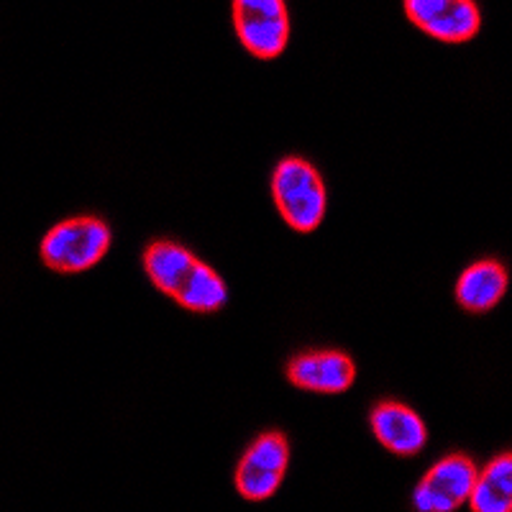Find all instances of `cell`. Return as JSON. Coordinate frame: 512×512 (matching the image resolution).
Instances as JSON below:
<instances>
[{
    "mask_svg": "<svg viewBox=\"0 0 512 512\" xmlns=\"http://www.w3.org/2000/svg\"><path fill=\"white\" fill-rule=\"evenodd\" d=\"M469 507L474 512H507L512 507V454L505 451L477 472L469 492Z\"/></svg>",
    "mask_w": 512,
    "mask_h": 512,
    "instance_id": "obj_11",
    "label": "cell"
},
{
    "mask_svg": "<svg viewBox=\"0 0 512 512\" xmlns=\"http://www.w3.org/2000/svg\"><path fill=\"white\" fill-rule=\"evenodd\" d=\"M477 466L466 454H448L420 479L413 492V505L420 512H451L466 505L474 487Z\"/></svg>",
    "mask_w": 512,
    "mask_h": 512,
    "instance_id": "obj_7",
    "label": "cell"
},
{
    "mask_svg": "<svg viewBox=\"0 0 512 512\" xmlns=\"http://www.w3.org/2000/svg\"><path fill=\"white\" fill-rule=\"evenodd\" d=\"M272 198L282 221L297 233H313L326 218V185L308 159L287 157L274 167Z\"/></svg>",
    "mask_w": 512,
    "mask_h": 512,
    "instance_id": "obj_2",
    "label": "cell"
},
{
    "mask_svg": "<svg viewBox=\"0 0 512 512\" xmlns=\"http://www.w3.org/2000/svg\"><path fill=\"white\" fill-rule=\"evenodd\" d=\"M233 29L241 47L256 59H277L290 41L285 0H233Z\"/></svg>",
    "mask_w": 512,
    "mask_h": 512,
    "instance_id": "obj_4",
    "label": "cell"
},
{
    "mask_svg": "<svg viewBox=\"0 0 512 512\" xmlns=\"http://www.w3.org/2000/svg\"><path fill=\"white\" fill-rule=\"evenodd\" d=\"M287 379L295 387L318 395H341L356 382V364L344 351H305L287 361Z\"/></svg>",
    "mask_w": 512,
    "mask_h": 512,
    "instance_id": "obj_8",
    "label": "cell"
},
{
    "mask_svg": "<svg viewBox=\"0 0 512 512\" xmlns=\"http://www.w3.org/2000/svg\"><path fill=\"white\" fill-rule=\"evenodd\" d=\"M290 466V443L280 431H267L256 436L236 466V489L249 502H264L285 482Z\"/></svg>",
    "mask_w": 512,
    "mask_h": 512,
    "instance_id": "obj_5",
    "label": "cell"
},
{
    "mask_svg": "<svg viewBox=\"0 0 512 512\" xmlns=\"http://www.w3.org/2000/svg\"><path fill=\"white\" fill-rule=\"evenodd\" d=\"M111 226L95 216L62 221L41 239V259L62 274L88 272L111 249Z\"/></svg>",
    "mask_w": 512,
    "mask_h": 512,
    "instance_id": "obj_3",
    "label": "cell"
},
{
    "mask_svg": "<svg viewBox=\"0 0 512 512\" xmlns=\"http://www.w3.org/2000/svg\"><path fill=\"white\" fill-rule=\"evenodd\" d=\"M144 269L162 295L192 313H218L228 303V287L221 274L177 241L149 244Z\"/></svg>",
    "mask_w": 512,
    "mask_h": 512,
    "instance_id": "obj_1",
    "label": "cell"
},
{
    "mask_svg": "<svg viewBox=\"0 0 512 512\" xmlns=\"http://www.w3.org/2000/svg\"><path fill=\"white\" fill-rule=\"evenodd\" d=\"M507 282L510 277L500 262L495 259L474 262L472 267L461 272L459 282H456V303L466 313H489L505 297Z\"/></svg>",
    "mask_w": 512,
    "mask_h": 512,
    "instance_id": "obj_10",
    "label": "cell"
},
{
    "mask_svg": "<svg viewBox=\"0 0 512 512\" xmlns=\"http://www.w3.org/2000/svg\"><path fill=\"white\" fill-rule=\"evenodd\" d=\"M372 433L395 456H415L428 443V428L413 408L402 402H379L369 415Z\"/></svg>",
    "mask_w": 512,
    "mask_h": 512,
    "instance_id": "obj_9",
    "label": "cell"
},
{
    "mask_svg": "<svg viewBox=\"0 0 512 512\" xmlns=\"http://www.w3.org/2000/svg\"><path fill=\"white\" fill-rule=\"evenodd\" d=\"M405 16L443 44H466L482 29V13L474 0H405Z\"/></svg>",
    "mask_w": 512,
    "mask_h": 512,
    "instance_id": "obj_6",
    "label": "cell"
}]
</instances>
